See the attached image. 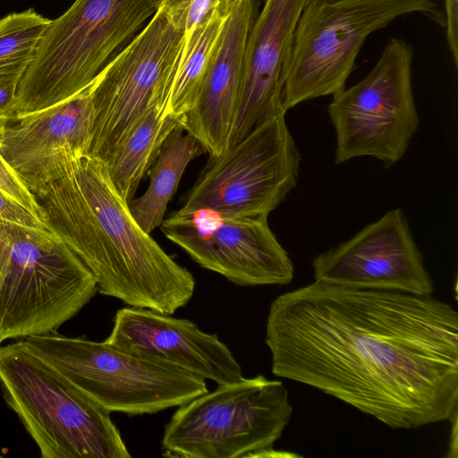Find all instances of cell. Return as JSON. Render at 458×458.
Instances as JSON below:
<instances>
[{"mask_svg": "<svg viewBox=\"0 0 458 458\" xmlns=\"http://www.w3.org/2000/svg\"><path fill=\"white\" fill-rule=\"evenodd\" d=\"M275 376L392 428L458 411V313L432 295L318 281L278 295L266 322Z\"/></svg>", "mask_w": 458, "mask_h": 458, "instance_id": "6da1fadb", "label": "cell"}, {"mask_svg": "<svg viewBox=\"0 0 458 458\" xmlns=\"http://www.w3.org/2000/svg\"><path fill=\"white\" fill-rule=\"evenodd\" d=\"M33 195L47 226L92 274L98 293L168 315L190 302L194 276L140 228L105 162L64 154Z\"/></svg>", "mask_w": 458, "mask_h": 458, "instance_id": "7a4b0ae2", "label": "cell"}, {"mask_svg": "<svg viewBox=\"0 0 458 458\" xmlns=\"http://www.w3.org/2000/svg\"><path fill=\"white\" fill-rule=\"evenodd\" d=\"M156 12L151 0H75L51 20L21 81L16 121L88 89Z\"/></svg>", "mask_w": 458, "mask_h": 458, "instance_id": "3957f363", "label": "cell"}, {"mask_svg": "<svg viewBox=\"0 0 458 458\" xmlns=\"http://www.w3.org/2000/svg\"><path fill=\"white\" fill-rule=\"evenodd\" d=\"M97 293L90 271L53 232L0 219V346L57 330Z\"/></svg>", "mask_w": 458, "mask_h": 458, "instance_id": "277c9868", "label": "cell"}, {"mask_svg": "<svg viewBox=\"0 0 458 458\" xmlns=\"http://www.w3.org/2000/svg\"><path fill=\"white\" fill-rule=\"evenodd\" d=\"M3 397L42 458H130L110 412L21 341L0 346Z\"/></svg>", "mask_w": 458, "mask_h": 458, "instance_id": "5b68a950", "label": "cell"}, {"mask_svg": "<svg viewBox=\"0 0 458 458\" xmlns=\"http://www.w3.org/2000/svg\"><path fill=\"white\" fill-rule=\"evenodd\" d=\"M414 13L445 28V15L434 0H309L293 35L283 110L344 89L368 37Z\"/></svg>", "mask_w": 458, "mask_h": 458, "instance_id": "8992f818", "label": "cell"}, {"mask_svg": "<svg viewBox=\"0 0 458 458\" xmlns=\"http://www.w3.org/2000/svg\"><path fill=\"white\" fill-rule=\"evenodd\" d=\"M293 411L280 380L259 375L217 385L178 406L165 426L162 449L185 458L281 456L274 445Z\"/></svg>", "mask_w": 458, "mask_h": 458, "instance_id": "52a82bcc", "label": "cell"}, {"mask_svg": "<svg viewBox=\"0 0 458 458\" xmlns=\"http://www.w3.org/2000/svg\"><path fill=\"white\" fill-rule=\"evenodd\" d=\"M21 342L110 413L153 414L208 391L201 377L105 341L66 336L55 330Z\"/></svg>", "mask_w": 458, "mask_h": 458, "instance_id": "ba28073f", "label": "cell"}, {"mask_svg": "<svg viewBox=\"0 0 458 458\" xmlns=\"http://www.w3.org/2000/svg\"><path fill=\"white\" fill-rule=\"evenodd\" d=\"M413 55L411 45L391 38L370 72L333 96L327 113L336 136L335 164L371 157L390 167L403 158L420 122Z\"/></svg>", "mask_w": 458, "mask_h": 458, "instance_id": "9c48e42d", "label": "cell"}, {"mask_svg": "<svg viewBox=\"0 0 458 458\" xmlns=\"http://www.w3.org/2000/svg\"><path fill=\"white\" fill-rule=\"evenodd\" d=\"M187 36L163 8L89 87L92 127L87 154L105 162L155 101H169Z\"/></svg>", "mask_w": 458, "mask_h": 458, "instance_id": "30bf717a", "label": "cell"}, {"mask_svg": "<svg viewBox=\"0 0 458 458\" xmlns=\"http://www.w3.org/2000/svg\"><path fill=\"white\" fill-rule=\"evenodd\" d=\"M301 159L285 114H278L209 156L179 210L267 218L295 188Z\"/></svg>", "mask_w": 458, "mask_h": 458, "instance_id": "8fae6325", "label": "cell"}, {"mask_svg": "<svg viewBox=\"0 0 458 458\" xmlns=\"http://www.w3.org/2000/svg\"><path fill=\"white\" fill-rule=\"evenodd\" d=\"M160 228L201 267L236 285H284L293 278L289 254L266 217L177 210L163 220Z\"/></svg>", "mask_w": 458, "mask_h": 458, "instance_id": "7c38bea8", "label": "cell"}, {"mask_svg": "<svg viewBox=\"0 0 458 458\" xmlns=\"http://www.w3.org/2000/svg\"><path fill=\"white\" fill-rule=\"evenodd\" d=\"M315 281L432 295L434 285L402 208L386 212L312 261Z\"/></svg>", "mask_w": 458, "mask_h": 458, "instance_id": "4fadbf2b", "label": "cell"}, {"mask_svg": "<svg viewBox=\"0 0 458 458\" xmlns=\"http://www.w3.org/2000/svg\"><path fill=\"white\" fill-rule=\"evenodd\" d=\"M106 343L134 355L161 361L217 385L243 377L240 363L216 334L192 321L153 310L116 311Z\"/></svg>", "mask_w": 458, "mask_h": 458, "instance_id": "5bb4252c", "label": "cell"}, {"mask_svg": "<svg viewBox=\"0 0 458 458\" xmlns=\"http://www.w3.org/2000/svg\"><path fill=\"white\" fill-rule=\"evenodd\" d=\"M309 0H264L250 31L229 146L285 112L283 89L293 35ZM229 148V147H228Z\"/></svg>", "mask_w": 458, "mask_h": 458, "instance_id": "9a60e30c", "label": "cell"}, {"mask_svg": "<svg viewBox=\"0 0 458 458\" xmlns=\"http://www.w3.org/2000/svg\"><path fill=\"white\" fill-rule=\"evenodd\" d=\"M89 87L19 119L0 135V154L32 194L63 155L87 154L92 127Z\"/></svg>", "mask_w": 458, "mask_h": 458, "instance_id": "2e32d148", "label": "cell"}, {"mask_svg": "<svg viewBox=\"0 0 458 458\" xmlns=\"http://www.w3.org/2000/svg\"><path fill=\"white\" fill-rule=\"evenodd\" d=\"M259 6L260 0H235L198 101L182 118L184 131L196 138L209 156H218L229 147L248 37Z\"/></svg>", "mask_w": 458, "mask_h": 458, "instance_id": "e0dca14e", "label": "cell"}, {"mask_svg": "<svg viewBox=\"0 0 458 458\" xmlns=\"http://www.w3.org/2000/svg\"><path fill=\"white\" fill-rule=\"evenodd\" d=\"M167 106L165 99L153 102L105 161L114 186L128 203L167 135L182 123L167 114Z\"/></svg>", "mask_w": 458, "mask_h": 458, "instance_id": "ac0fdd59", "label": "cell"}, {"mask_svg": "<svg viewBox=\"0 0 458 458\" xmlns=\"http://www.w3.org/2000/svg\"><path fill=\"white\" fill-rule=\"evenodd\" d=\"M204 152L201 143L184 131L182 123L170 131L148 169V188L128 203L132 217L144 232L150 233L161 225L187 165Z\"/></svg>", "mask_w": 458, "mask_h": 458, "instance_id": "d6986e66", "label": "cell"}, {"mask_svg": "<svg viewBox=\"0 0 458 458\" xmlns=\"http://www.w3.org/2000/svg\"><path fill=\"white\" fill-rule=\"evenodd\" d=\"M234 2L215 0L207 15L187 35L183 55L169 97V116L182 120L196 105Z\"/></svg>", "mask_w": 458, "mask_h": 458, "instance_id": "ffe728a7", "label": "cell"}, {"mask_svg": "<svg viewBox=\"0 0 458 458\" xmlns=\"http://www.w3.org/2000/svg\"><path fill=\"white\" fill-rule=\"evenodd\" d=\"M50 21L34 9L0 19V72L27 71Z\"/></svg>", "mask_w": 458, "mask_h": 458, "instance_id": "44dd1931", "label": "cell"}, {"mask_svg": "<svg viewBox=\"0 0 458 458\" xmlns=\"http://www.w3.org/2000/svg\"><path fill=\"white\" fill-rule=\"evenodd\" d=\"M26 70L0 72V135L16 121V97Z\"/></svg>", "mask_w": 458, "mask_h": 458, "instance_id": "7402d4cb", "label": "cell"}, {"mask_svg": "<svg viewBox=\"0 0 458 458\" xmlns=\"http://www.w3.org/2000/svg\"><path fill=\"white\" fill-rule=\"evenodd\" d=\"M0 189L44 221L41 209L34 195L29 191L18 174L7 164L1 154Z\"/></svg>", "mask_w": 458, "mask_h": 458, "instance_id": "603a6c76", "label": "cell"}, {"mask_svg": "<svg viewBox=\"0 0 458 458\" xmlns=\"http://www.w3.org/2000/svg\"><path fill=\"white\" fill-rule=\"evenodd\" d=\"M0 219L43 231H49L47 225L23 205L0 189Z\"/></svg>", "mask_w": 458, "mask_h": 458, "instance_id": "cb8c5ba5", "label": "cell"}, {"mask_svg": "<svg viewBox=\"0 0 458 458\" xmlns=\"http://www.w3.org/2000/svg\"><path fill=\"white\" fill-rule=\"evenodd\" d=\"M445 1L446 41L454 65L458 66V0Z\"/></svg>", "mask_w": 458, "mask_h": 458, "instance_id": "d4e9b609", "label": "cell"}, {"mask_svg": "<svg viewBox=\"0 0 458 458\" xmlns=\"http://www.w3.org/2000/svg\"><path fill=\"white\" fill-rule=\"evenodd\" d=\"M155 7L167 11L173 19L183 29V16L190 0H151Z\"/></svg>", "mask_w": 458, "mask_h": 458, "instance_id": "484cf974", "label": "cell"}]
</instances>
